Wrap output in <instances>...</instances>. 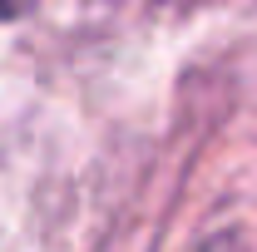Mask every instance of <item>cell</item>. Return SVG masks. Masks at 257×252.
Wrapping results in <instances>:
<instances>
[{
    "mask_svg": "<svg viewBox=\"0 0 257 252\" xmlns=\"http://www.w3.org/2000/svg\"><path fill=\"white\" fill-rule=\"evenodd\" d=\"M218 252H237V247H232V242H227V237H223V242H218Z\"/></svg>",
    "mask_w": 257,
    "mask_h": 252,
    "instance_id": "cell-2",
    "label": "cell"
},
{
    "mask_svg": "<svg viewBox=\"0 0 257 252\" xmlns=\"http://www.w3.org/2000/svg\"><path fill=\"white\" fill-rule=\"evenodd\" d=\"M25 10H35V0H0V20H15Z\"/></svg>",
    "mask_w": 257,
    "mask_h": 252,
    "instance_id": "cell-1",
    "label": "cell"
}]
</instances>
